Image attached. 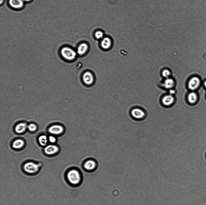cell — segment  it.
I'll list each match as a JSON object with an SVG mask.
<instances>
[{"label":"cell","instance_id":"6da1fadb","mask_svg":"<svg viewBox=\"0 0 206 205\" xmlns=\"http://www.w3.org/2000/svg\"><path fill=\"white\" fill-rule=\"evenodd\" d=\"M42 166V164L41 163H37L33 162H28L24 164L22 170L25 173L33 176L39 173Z\"/></svg>","mask_w":206,"mask_h":205},{"label":"cell","instance_id":"7a4b0ae2","mask_svg":"<svg viewBox=\"0 0 206 205\" xmlns=\"http://www.w3.org/2000/svg\"><path fill=\"white\" fill-rule=\"evenodd\" d=\"M66 178L68 182L73 185H77L81 181L82 177L80 171L76 169H71L66 174Z\"/></svg>","mask_w":206,"mask_h":205},{"label":"cell","instance_id":"3957f363","mask_svg":"<svg viewBox=\"0 0 206 205\" xmlns=\"http://www.w3.org/2000/svg\"><path fill=\"white\" fill-rule=\"evenodd\" d=\"M60 54L62 57L66 60L72 61L74 60L76 56L75 52L68 47H64L60 51Z\"/></svg>","mask_w":206,"mask_h":205},{"label":"cell","instance_id":"277c9868","mask_svg":"<svg viewBox=\"0 0 206 205\" xmlns=\"http://www.w3.org/2000/svg\"><path fill=\"white\" fill-rule=\"evenodd\" d=\"M130 114L132 118L137 120L144 119L146 116L145 111L142 108L138 107L132 108L130 110Z\"/></svg>","mask_w":206,"mask_h":205},{"label":"cell","instance_id":"5b68a950","mask_svg":"<svg viewBox=\"0 0 206 205\" xmlns=\"http://www.w3.org/2000/svg\"><path fill=\"white\" fill-rule=\"evenodd\" d=\"M64 127L60 125H54L50 126L48 129L49 133L55 135H60L64 131Z\"/></svg>","mask_w":206,"mask_h":205},{"label":"cell","instance_id":"8992f818","mask_svg":"<svg viewBox=\"0 0 206 205\" xmlns=\"http://www.w3.org/2000/svg\"><path fill=\"white\" fill-rule=\"evenodd\" d=\"M175 102L174 98L171 95H168L163 97L161 100L162 105L165 107H170L173 106Z\"/></svg>","mask_w":206,"mask_h":205},{"label":"cell","instance_id":"52a82bcc","mask_svg":"<svg viewBox=\"0 0 206 205\" xmlns=\"http://www.w3.org/2000/svg\"><path fill=\"white\" fill-rule=\"evenodd\" d=\"M59 150L58 146L54 145L47 146L44 149V152L47 155H53L56 153Z\"/></svg>","mask_w":206,"mask_h":205},{"label":"cell","instance_id":"ba28073f","mask_svg":"<svg viewBox=\"0 0 206 205\" xmlns=\"http://www.w3.org/2000/svg\"><path fill=\"white\" fill-rule=\"evenodd\" d=\"M83 79L84 83L87 85L93 83L94 81V77L92 73L89 72H86L83 76Z\"/></svg>","mask_w":206,"mask_h":205},{"label":"cell","instance_id":"9c48e42d","mask_svg":"<svg viewBox=\"0 0 206 205\" xmlns=\"http://www.w3.org/2000/svg\"><path fill=\"white\" fill-rule=\"evenodd\" d=\"M200 83L199 79L197 77L193 78L189 81L188 86L189 88L191 90H194L197 88Z\"/></svg>","mask_w":206,"mask_h":205},{"label":"cell","instance_id":"30bf717a","mask_svg":"<svg viewBox=\"0 0 206 205\" xmlns=\"http://www.w3.org/2000/svg\"><path fill=\"white\" fill-rule=\"evenodd\" d=\"M9 3L10 6L16 9L22 8L24 4L23 0H9Z\"/></svg>","mask_w":206,"mask_h":205},{"label":"cell","instance_id":"8fae6325","mask_svg":"<svg viewBox=\"0 0 206 205\" xmlns=\"http://www.w3.org/2000/svg\"><path fill=\"white\" fill-rule=\"evenodd\" d=\"M96 163L94 161L89 160L85 163L84 166L85 169L87 171H92L96 168Z\"/></svg>","mask_w":206,"mask_h":205},{"label":"cell","instance_id":"7c38bea8","mask_svg":"<svg viewBox=\"0 0 206 205\" xmlns=\"http://www.w3.org/2000/svg\"><path fill=\"white\" fill-rule=\"evenodd\" d=\"M28 125L25 123H22L18 124L16 126L15 130L18 134L23 133L27 128Z\"/></svg>","mask_w":206,"mask_h":205},{"label":"cell","instance_id":"4fadbf2b","mask_svg":"<svg viewBox=\"0 0 206 205\" xmlns=\"http://www.w3.org/2000/svg\"><path fill=\"white\" fill-rule=\"evenodd\" d=\"M25 145V142L22 139H18L14 141L12 144V148L19 149L22 148Z\"/></svg>","mask_w":206,"mask_h":205},{"label":"cell","instance_id":"5bb4252c","mask_svg":"<svg viewBox=\"0 0 206 205\" xmlns=\"http://www.w3.org/2000/svg\"><path fill=\"white\" fill-rule=\"evenodd\" d=\"M101 45L102 47L104 49H109L111 45V41L108 37H106L103 39L101 42Z\"/></svg>","mask_w":206,"mask_h":205},{"label":"cell","instance_id":"9a60e30c","mask_svg":"<svg viewBox=\"0 0 206 205\" xmlns=\"http://www.w3.org/2000/svg\"><path fill=\"white\" fill-rule=\"evenodd\" d=\"M88 49V47L86 44L85 43H82L79 46L78 48V53L79 55H83L87 52Z\"/></svg>","mask_w":206,"mask_h":205},{"label":"cell","instance_id":"2e32d148","mask_svg":"<svg viewBox=\"0 0 206 205\" xmlns=\"http://www.w3.org/2000/svg\"><path fill=\"white\" fill-rule=\"evenodd\" d=\"M188 101L190 104H194L197 100V96L196 93L194 92L189 94L188 97Z\"/></svg>","mask_w":206,"mask_h":205},{"label":"cell","instance_id":"e0dca14e","mask_svg":"<svg viewBox=\"0 0 206 205\" xmlns=\"http://www.w3.org/2000/svg\"><path fill=\"white\" fill-rule=\"evenodd\" d=\"M38 141L40 144L42 146H46L48 142L47 137L45 135L40 136L38 138Z\"/></svg>","mask_w":206,"mask_h":205},{"label":"cell","instance_id":"ac0fdd59","mask_svg":"<svg viewBox=\"0 0 206 205\" xmlns=\"http://www.w3.org/2000/svg\"><path fill=\"white\" fill-rule=\"evenodd\" d=\"M173 80L171 79H167L165 82V86L166 89H171L174 85Z\"/></svg>","mask_w":206,"mask_h":205},{"label":"cell","instance_id":"d6986e66","mask_svg":"<svg viewBox=\"0 0 206 205\" xmlns=\"http://www.w3.org/2000/svg\"><path fill=\"white\" fill-rule=\"evenodd\" d=\"M27 129L30 131L33 132L37 130V127L35 124L31 123L28 125Z\"/></svg>","mask_w":206,"mask_h":205},{"label":"cell","instance_id":"ffe728a7","mask_svg":"<svg viewBox=\"0 0 206 205\" xmlns=\"http://www.w3.org/2000/svg\"><path fill=\"white\" fill-rule=\"evenodd\" d=\"M95 35L97 39H100L102 38L103 37L104 34L102 32L98 31L95 33Z\"/></svg>","mask_w":206,"mask_h":205},{"label":"cell","instance_id":"44dd1931","mask_svg":"<svg viewBox=\"0 0 206 205\" xmlns=\"http://www.w3.org/2000/svg\"><path fill=\"white\" fill-rule=\"evenodd\" d=\"M170 75L169 71L167 70H164L163 72V75L165 77H168Z\"/></svg>","mask_w":206,"mask_h":205},{"label":"cell","instance_id":"7402d4cb","mask_svg":"<svg viewBox=\"0 0 206 205\" xmlns=\"http://www.w3.org/2000/svg\"><path fill=\"white\" fill-rule=\"evenodd\" d=\"M49 141L52 143H54L56 141V138L53 136H51L49 138Z\"/></svg>","mask_w":206,"mask_h":205},{"label":"cell","instance_id":"603a6c76","mask_svg":"<svg viewBox=\"0 0 206 205\" xmlns=\"http://www.w3.org/2000/svg\"><path fill=\"white\" fill-rule=\"evenodd\" d=\"M175 91L174 90H171L170 91V93L171 94H173L174 93Z\"/></svg>","mask_w":206,"mask_h":205},{"label":"cell","instance_id":"cb8c5ba5","mask_svg":"<svg viewBox=\"0 0 206 205\" xmlns=\"http://www.w3.org/2000/svg\"><path fill=\"white\" fill-rule=\"evenodd\" d=\"M32 1V0H23V1L24 2H28L29 1Z\"/></svg>","mask_w":206,"mask_h":205},{"label":"cell","instance_id":"d4e9b609","mask_svg":"<svg viewBox=\"0 0 206 205\" xmlns=\"http://www.w3.org/2000/svg\"><path fill=\"white\" fill-rule=\"evenodd\" d=\"M4 1V0H1V2H1V4H2L3 3Z\"/></svg>","mask_w":206,"mask_h":205},{"label":"cell","instance_id":"484cf974","mask_svg":"<svg viewBox=\"0 0 206 205\" xmlns=\"http://www.w3.org/2000/svg\"><path fill=\"white\" fill-rule=\"evenodd\" d=\"M204 84H205V87H206V81H205V82Z\"/></svg>","mask_w":206,"mask_h":205}]
</instances>
